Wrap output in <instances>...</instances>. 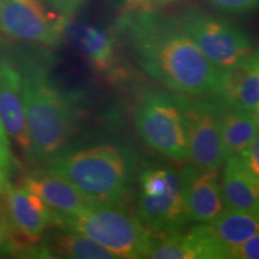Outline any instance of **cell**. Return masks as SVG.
<instances>
[{
    "mask_svg": "<svg viewBox=\"0 0 259 259\" xmlns=\"http://www.w3.org/2000/svg\"><path fill=\"white\" fill-rule=\"evenodd\" d=\"M120 27L142 69L166 88L190 96L209 97L215 92L220 70L183 30L178 17L154 10L126 12Z\"/></svg>",
    "mask_w": 259,
    "mask_h": 259,
    "instance_id": "6da1fadb",
    "label": "cell"
},
{
    "mask_svg": "<svg viewBox=\"0 0 259 259\" xmlns=\"http://www.w3.org/2000/svg\"><path fill=\"white\" fill-rule=\"evenodd\" d=\"M16 60L23 83L29 136L27 158L45 166L70 143L78 114L79 99L64 92L51 73V59L24 53Z\"/></svg>",
    "mask_w": 259,
    "mask_h": 259,
    "instance_id": "7a4b0ae2",
    "label": "cell"
},
{
    "mask_svg": "<svg viewBox=\"0 0 259 259\" xmlns=\"http://www.w3.org/2000/svg\"><path fill=\"white\" fill-rule=\"evenodd\" d=\"M45 168L72 184L92 204H120L137 170L130 148L115 143H70Z\"/></svg>",
    "mask_w": 259,
    "mask_h": 259,
    "instance_id": "3957f363",
    "label": "cell"
},
{
    "mask_svg": "<svg viewBox=\"0 0 259 259\" xmlns=\"http://www.w3.org/2000/svg\"><path fill=\"white\" fill-rule=\"evenodd\" d=\"M57 226L88 236L116 258H148L155 233L119 204H93Z\"/></svg>",
    "mask_w": 259,
    "mask_h": 259,
    "instance_id": "277c9868",
    "label": "cell"
},
{
    "mask_svg": "<svg viewBox=\"0 0 259 259\" xmlns=\"http://www.w3.org/2000/svg\"><path fill=\"white\" fill-rule=\"evenodd\" d=\"M136 126L142 139L177 162L189 160L185 120L176 95L149 93L139 102Z\"/></svg>",
    "mask_w": 259,
    "mask_h": 259,
    "instance_id": "5b68a950",
    "label": "cell"
},
{
    "mask_svg": "<svg viewBox=\"0 0 259 259\" xmlns=\"http://www.w3.org/2000/svg\"><path fill=\"white\" fill-rule=\"evenodd\" d=\"M178 21L203 54L220 71L235 66L255 53L250 37L232 22L189 10Z\"/></svg>",
    "mask_w": 259,
    "mask_h": 259,
    "instance_id": "8992f818",
    "label": "cell"
},
{
    "mask_svg": "<svg viewBox=\"0 0 259 259\" xmlns=\"http://www.w3.org/2000/svg\"><path fill=\"white\" fill-rule=\"evenodd\" d=\"M185 120L189 160L202 169L219 170L225 162L219 107L210 97L177 94Z\"/></svg>",
    "mask_w": 259,
    "mask_h": 259,
    "instance_id": "52a82bcc",
    "label": "cell"
},
{
    "mask_svg": "<svg viewBox=\"0 0 259 259\" xmlns=\"http://www.w3.org/2000/svg\"><path fill=\"white\" fill-rule=\"evenodd\" d=\"M66 18L38 0H5L0 4V31L18 41L54 47L63 41Z\"/></svg>",
    "mask_w": 259,
    "mask_h": 259,
    "instance_id": "ba28073f",
    "label": "cell"
},
{
    "mask_svg": "<svg viewBox=\"0 0 259 259\" xmlns=\"http://www.w3.org/2000/svg\"><path fill=\"white\" fill-rule=\"evenodd\" d=\"M52 223V215L37 194L24 186L0 194V232L15 244H35Z\"/></svg>",
    "mask_w": 259,
    "mask_h": 259,
    "instance_id": "9c48e42d",
    "label": "cell"
},
{
    "mask_svg": "<svg viewBox=\"0 0 259 259\" xmlns=\"http://www.w3.org/2000/svg\"><path fill=\"white\" fill-rule=\"evenodd\" d=\"M209 97L220 107L259 114L258 54L220 71L218 85Z\"/></svg>",
    "mask_w": 259,
    "mask_h": 259,
    "instance_id": "30bf717a",
    "label": "cell"
},
{
    "mask_svg": "<svg viewBox=\"0 0 259 259\" xmlns=\"http://www.w3.org/2000/svg\"><path fill=\"white\" fill-rule=\"evenodd\" d=\"M23 186L37 194L52 215V223L76 218L93 205L72 184L58 174L35 169L23 180Z\"/></svg>",
    "mask_w": 259,
    "mask_h": 259,
    "instance_id": "8fae6325",
    "label": "cell"
},
{
    "mask_svg": "<svg viewBox=\"0 0 259 259\" xmlns=\"http://www.w3.org/2000/svg\"><path fill=\"white\" fill-rule=\"evenodd\" d=\"M0 116L9 138L28 156L23 83L15 58L9 56H0Z\"/></svg>",
    "mask_w": 259,
    "mask_h": 259,
    "instance_id": "7c38bea8",
    "label": "cell"
},
{
    "mask_svg": "<svg viewBox=\"0 0 259 259\" xmlns=\"http://www.w3.org/2000/svg\"><path fill=\"white\" fill-rule=\"evenodd\" d=\"M179 179L191 221L210 222L225 210L218 170L189 164L181 168Z\"/></svg>",
    "mask_w": 259,
    "mask_h": 259,
    "instance_id": "4fadbf2b",
    "label": "cell"
},
{
    "mask_svg": "<svg viewBox=\"0 0 259 259\" xmlns=\"http://www.w3.org/2000/svg\"><path fill=\"white\" fill-rule=\"evenodd\" d=\"M137 212L139 220L150 231L158 234L180 232L185 228L191 219L179 178L163 193L155 196L139 193Z\"/></svg>",
    "mask_w": 259,
    "mask_h": 259,
    "instance_id": "5bb4252c",
    "label": "cell"
},
{
    "mask_svg": "<svg viewBox=\"0 0 259 259\" xmlns=\"http://www.w3.org/2000/svg\"><path fill=\"white\" fill-rule=\"evenodd\" d=\"M194 228L215 248L219 259L229 258L233 248L258 233V213L223 210L210 222Z\"/></svg>",
    "mask_w": 259,
    "mask_h": 259,
    "instance_id": "9a60e30c",
    "label": "cell"
},
{
    "mask_svg": "<svg viewBox=\"0 0 259 259\" xmlns=\"http://www.w3.org/2000/svg\"><path fill=\"white\" fill-rule=\"evenodd\" d=\"M221 185L222 200L231 210L258 213L259 178L248 169L240 155L227 157Z\"/></svg>",
    "mask_w": 259,
    "mask_h": 259,
    "instance_id": "2e32d148",
    "label": "cell"
},
{
    "mask_svg": "<svg viewBox=\"0 0 259 259\" xmlns=\"http://www.w3.org/2000/svg\"><path fill=\"white\" fill-rule=\"evenodd\" d=\"M219 107L222 150L227 157L240 155L258 137V114Z\"/></svg>",
    "mask_w": 259,
    "mask_h": 259,
    "instance_id": "e0dca14e",
    "label": "cell"
},
{
    "mask_svg": "<svg viewBox=\"0 0 259 259\" xmlns=\"http://www.w3.org/2000/svg\"><path fill=\"white\" fill-rule=\"evenodd\" d=\"M65 231L52 235L50 244L47 245L48 253L72 259H116L112 252L88 236L70 229Z\"/></svg>",
    "mask_w": 259,
    "mask_h": 259,
    "instance_id": "ac0fdd59",
    "label": "cell"
},
{
    "mask_svg": "<svg viewBox=\"0 0 259 259\" xmlns=\"http://www.w3.org/2000/svg\"><path fill=\"white\" fill-rule=\"evenodd\" d=\"M148 258L155 259H209L208 251L196 235L189 232L155 235Z\"/></svg>",
    "mask_w": 259,
    "mask_h": 259,
    "instance_id": "d6986e66",
    "label": "cell"
},
{
    "mask_svg": "<svg viewBox=\"0 0 259 259\" xmlns=\"http://www.w3.org/2000/svg\"><path fill=\"white\" fill-rule=\"evenodd\" d=\"M78 40L84 53L96 69L105 71L114 59V41L108 32L93 27L80 29Z\"/></svg>",
    "mask_w": 259,
    "mask_h": 259,
    "instance_id": "ffe728a7",
    "label": "cell"
},
{
    "mask_svg": "<svg viewBox=\"0 0 259 259\" xmlns=\"http://www.w3.org/2000/svg\"><path fill=\"white\" fill-rule=\"evenodd\" d=\"M0 168L10 178L18 169V161L16 160L15 155L12 153L11 142H10L9 136L3 125L2 116H0Z\"/></svg>",
    "mask_w": 259,
    "mask_h": 259,
    "instance_id": "44dd1931",
    "label": "cell"
},
{
    "mask_svg": "<svg viewBox=\"0 0 259 259\" xmlns=\"http://www.w3.org/2000/svg\"><path fill=\"white\" fill-rule=\"evenodd\" d=\"M208 2L212 8L229 15L250 14L258 6V0H208Z\"/></svg>",
    "mask_w": 259,
    "mask_h": 259,
    "instance_id": "7402d4cb",
    "label": "cell"
},
{
    "mask_svg": "<svg viewBox=\"0 0 259 259\" xmlns=\"http://www.w3.org/2000/svg\"><path fill=\"white\" fill-rule=\"evenodd\" d=\"M234 259H258L259 258V235L258 233L250 239L234 247L229 254Z\"/></svg>",
    "mask_w": 259,
    "mask_h": 259,
    "instance_id": "603a6c76",
    "label": "cell"
},
{
    "mask_svg": "<svg viewBox=\"0 0 259 259\" xmlns=\"http://www.w3.org/2000/svg\"><path fill=\"white\" fill-rule=\"evenodd\" d=\"M242 160L254 177L259 178V139L255 137L252 143L240 154Z\"/></svg>",
    "mask_w": 259,
    "mask_h": 259,
    "instance_id": "cb8c5ba5",
    "label": "cell"
},
{
    "mask_svg": "<svg viewBox=\"0 0 259 259\" xmlns=\"http://www.w3.org/2000/svg\"><path fill=\"white\" fill-rule=\"evenodd\" d=\"M157 3L158 0H124L126 12L150 11Z\"/></svg>",
    "mask_w": 259,
    "mask_h": 259,
    "instance_id": "d4e9b609",
    "label": "cell"
},
{
    "mask_svg": "<svg viewBox=\"0 0 259 259\" xmlns=\"http://www.w3.org/2000/svg\"><path fill=\"white\" fill-rule=\"evenodd\" d=\"M50 2L57 8H59L61 11H64L65 14H71L82 3V0H50Z\"/></svg>",
    "mask_w": 259,
    "mask_h": 259,
    "instance_id": "484cf974",
    "label": "cell"
},
{
    "mask_svg": "<svg viewBox=\"0 0 259 259\" xmlns=\"http://www.w3.org/2000/svg\"><path fill=\"white\" fill-rule=\"evenodd\" d=\"M11 185L12 184L10 181V177L0 168V194L4 193L9 187H11Z\"/></svg>",
    "mask_w": 259,
    "mask_h": 259,
    "instance_id": "4316f807",
    "label": "cell"
},
{
    "mask_svg": "<svg viewBox=\"0 0 259 259\" xmlns=\"http://www.w3.org/2000/svg\"><path fill=\"white\" fill-rule=\"evenodd\" d=\"M160 2H163V3H166V2H170V0H158V3Z\"/></svg>",
    "mask_w": 259,
    "mask_h": 259,
    "instance_id": "83f0119b",
    "label": "cell"
},
{
    "mask_svg": "<svg viewBox=\"0 0 259 259\" xmlns=\"http://www.w3.org/2000/svg\"><path fill=\"white\" fill-rule=\"evenodd\" d=\"M2 238H3V235H2V232H0V242H2Z\"/></svg>",
    "mask_w": 259,
    "mask_h": 259,
    "instance_id": "f1b7e54d",
    "label": "cell"
},
{
    "mask_svg": "<svg viewBox=\"0 0 259 259\" xmlns=\"http://www.w3.org/2000/svg\"><path fill=\"white\" fill-rule=\"evenodd\" d=\"M3 2H5V0H0V4H2V3H3Z\"/></svg>",
    "mask_w": 259,
    "mask_h": 259,
    "instance_id": "f546056e",
    "label": "cell"
}]
</instances>
